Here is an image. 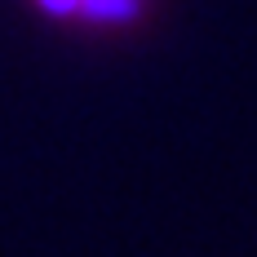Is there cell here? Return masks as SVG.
<instances>
[{
    "label": "cell",
    "instance_id": "obj_1",
    "mask_svg": "<svg viewBox=\"0 0 257 257\" xmlns=\"http://www.w3.org/2000/svg\"><path fill=\"white\" fill-rule=\"evenodd\" d=\"M31 5L49 18L80 23V27H106V31L138 27L147 14V0H31Z\"/></svg>",
    "mask_w": 257,
    "mask_h": 257
}]
</instances>
